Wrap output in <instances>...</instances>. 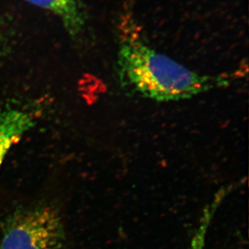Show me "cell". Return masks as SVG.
Masks as SVG:
<instances>
[{"label":"cell","instance_id":"6da1fadb","mask_svg":"<svg viewBox=\"0 0 249 249\" xmlns=\"http://www.w3.org/2000/svg\"><path fill=\"white\" fill-rule=\"evenodd\" d=\"M117 71L123 87L154 101H179L225 87L232 75H202L158 52L138 33H125L118 50Z\"/></svg>","mask_w":249,"mask_h":249},{"label":"cell","instance_id":"7a4b0ae2","mask_svg":"<svg viewBox=\"0 0 249 249\" xmlns=\"http://www.w3.org/2000/svg\"><path fill=\"white\" fill-rule=\"evenodd\" d=\"M0 249H66L58 212L40 206L15 214L5 227Z\"/></svg>","mask_w":249,"mask_h":249},{"label":"cell","instance_id":"3957f363","mask_svg":"<svg viewBox=\"0 0 249 249\" xmlns=\"http://www.w3.org/2000/svg\"><path fill=\"white\" fill-rule=\"evenodd\" d=\"M35 113L21 108L0 110V167L12 146L34 126Z\"/></svg>","mask_w":249,"mask_h":249},{"label":"cell","instance_id":"277c9868","mask_svg":"<svg viewBox=\"0 0 249 249\" xmlns=\"http://www.w3.org/2000/svg\"><path fill=\"white\" fill-rule=\"evenodd\" d=\"M27 2L49 10L60 18L69 34L78 37L84 33L87 15L80 0H26Z\"/></svg>","mask_w":249,"mask_h":249},{"label":"cell","instance_id":"5b68a950","mask_svg":"<svg viewBox=\"0 0 249 249\" xmlns=\"http://www.w3.org/2000/svg\"><path fill=\"white\" fill-rule=\"evenodd\" d=\"M234 188H235V185H230V186H225V187L220 189L215 194L212 202L205 207L202 216L200 218L198 228H197V230L195 231V235L192 238L191 246L189 249H204L207 231H208L212 219L214 218L217 210L221 205L224 198L231 193V191H232Z\"/></svg>","mask_w":249,"mask_h":249},{"label":"cell","instance_id":"8992f818","mask_svg":"<svg viewBox=\"0 0 249 249\" xmlns=\"http://www.w3.org/2000/svg\"><path fill=\"white\" fill-rule=\"evenodd\" d=\"M2 55V39L0 37V58Z\"/></svg>","mask_w":249,"mask_h":249}]
</instances>
